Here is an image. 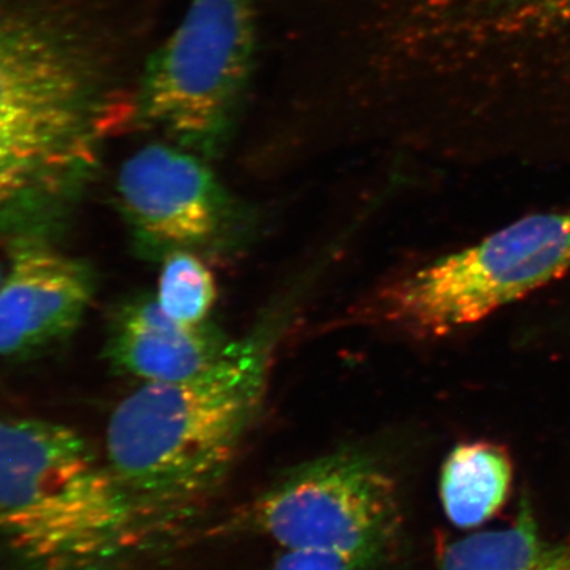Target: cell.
Here are the masks:
<instances>
[{"label": "cell", "instance_id": "6da1fadb", "mask_svg": "<svg viewBox=\"0 0 570 570\" xmlns=\"http://www.w3.org/2000/svg\"><path fill=\"white\" fill-rule=\"evenodd\" d=\"M288 116L325 153L570 141V0H291Z\"/></svg>", "mask_w": 570, "mask_h": 570}, {"label": "cell", "instance_id": "ba28073f", "mask_svg": "<svg viewBox=\"0 0 570 570\" xmlns=\"http://www.w3.org/2000/svg\"><path fill=\"white\" fill-rule=\"evenodd\" d=\"M145 140L122 160L116 205L134 238L153 253L214 242L245 216V206L214 163L174 142Z\"/></svg>", "mask_w": 570, "mask_h": 570}, {"label": "cell", "instance_id": "5b68a950", "mask_svg": "<svg viewBox=\"0 0 570 570\" xmlns=\"http://www.w3.org/2000/svg\"><path fill=\"white\" fill-rule=\"evenodd\" d=\"M268 0H187L142 62L130 135L216 164L238 148L265 70Z\"/></svg>", "mask_w": 570, "mask_h": 570}, {"label": "cell", "instance_id": "7c38bea8", "mask_svg": "<svg viewBox=\"0 0 570 570\" xmlns=\"http://www.w3.org/2000/svg\"><path fill=\"white\" fill-rule=\"evenodd\" d=\"M438 570H570V539L543 535L531 505L523 504L509 527L450 543Z\"/></svg>", "mask_w": 570, "mask_h": 570}, {"label": "cell", "instance_id": "5bb4252c", "mask_svg": "<svg viewBox=\"0 0 570 570\" xmlns=\"http://www.w3.org/2000/svg\"><path fill=\"white\" fill-rule=\"evenodd\" d=\"M268 570H362L337 554L309 550H279Z\"/></svg>", "mask_w": 570, "mask_h": 570}, {"label": "cell", "instance_id": "8fae6325", "mask_svg": "<svg viewBox=\"0 0 570 570\" xmlns=\"http://www.w3.org/2000/svg\"><path fill=\"white\" fill-rule=\"evenodd\" d=\"M512 480V461L505 449L490 442L456 445L439 479L445 517L460 530L482 527L504 508Z\"/></svg>", "mask_w": 570, "mask_h": 570}, {"label": "cell", "instance_id": "8992f818", "mask_svg": "<svg viewBox=\"0 0 570 570\" xmlns=\"http://www.w3.org/2000/svg\"><path fill=\"white\" fill-rule=\"evenodd\" d=\"M570 269V209L531 214L478 245L382 284L352 311L354 324L415 340L478 324Z\"/></svg>", "mask_w": 570, "mask_h": 570}, {"label": "cell", "instance_id": "9a60e30c", "mask_svg": "<svg viewBox=\"0 0 570 570\" xmlns=\"http://www.w3.org/2000/svg\"><path fill=\"white\" fill-rule=\"evenodd\" d=\"M3 273H6V268H3L2 265H0V283H2L3 279Z\"/></svg>", "mask_w": 570, "mask_h": 570}, {"label": "cell", "instance_id": "30bf717a", "mask_svg": "<svg viewBox=\"0 0 570 570\" xmlns=\"http://www.w3.org/2000/svg\"><path fill=\"white\" fill-rule=\"evenodd\" d=\"M228 343L208 322L184 325L164 313L156 296L138 295L112 313L105 356L118 373L160 384L204 370Z\"/></svg>", "mask_w": 570, "mask_h": 570}, {"label": "cell", "instance_id": "4fadbf2b", "mask_svg": "<svg viewBox=\"0 0 570 570\" xmlns=\"http://www.w3.org/2000/svg\"><path fill=\"white\" fill-rule=\"evenodd\" d=\"M167 316L184 325L206 324L217 299L216 277L190 249L165 255L154 294Z\"/></svg>", "mask_w": 570, "mask_h": 570}, {"label": "cell", "instance_id": "277c9868", "mask_svg": "<svg viewBox=\"0 0 570 570\" xmlns=\"http://www.w3.org/2000/svg\"><path fill=\"white\" fill-rule=\"evenodd\" d=\"M156 532L77 431L0 417V543L22 570H118Z\"/></svg>", "mask_w": 570, "mask_h": 570}, {"label": "cell", "instance_id": "9c48e42d", "mask_svg": "<svg viewBox=\"0 0 570 570\" xmlns=\"http://www.w3.org/2000/svg\"><path fill=\"white\" fill-rule=\"evenodd\" d=\"M92 295L88 266L39 235H22L0 283V356L31 354L71 335Z\"/></svg>", "mask_w": 570, "mask_h": 570}, {"label": "cell", "instance_id": "52a82bcc", "mask_svg": "<svg viewBox=\"0 0 570 570\" xmlns=\"http://www.w3.org/2000/svg\"><path fill=\"white\" fill-rule=\"evenodd\" d=\"M243 520L279 550L322 551L374 570L400 534V493L377 460L341 449L285 472Z\"/></svg>", "mask_w": 570, "mask_h": 570}, {"label": "cell", "instance_id": "3957f363", "mask_svg": "<svg viewBox=\"0 0 570 570\" xmlns=\"http://www.w3.org/2000/svg\"><path fill=\"white\" fill-rule=\"evenodd\" d=\"M281 332L279 318L265 321L193 376L142 384L112 412L105 463L157 531L204 504L234 468Z\"/></svg>", "mask_w": 570, "mask_h": 570}, {"label": "cell", "instance_id": "7a4b0ae2", "mask_svg": "<svg viewBox=\"0 0 570 570\" xmlns=\"http://www.w3.org/2000/svg\"><path fill=\"white\" fill-rule=\"evenodd\" d=\"M167 0H47L0 14V232L39 235L130 135Z\"/></svg>", "mask_w": 570, "mask_h": 570}]
</instances>
